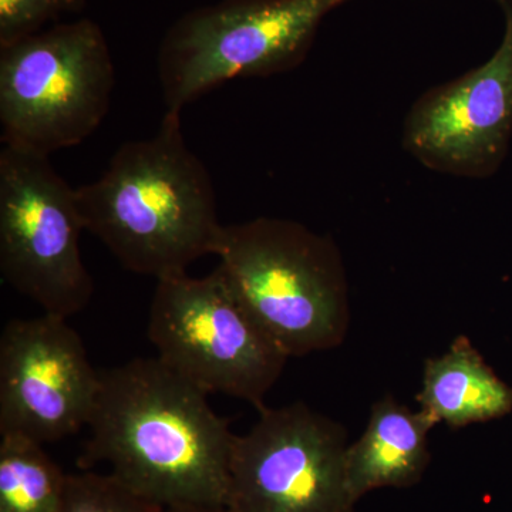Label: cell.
<instances>
[{
    "mask_svg": "<svg viewBox=\"0 0 512 512\" xmlns=\"http://www.w3.org/2000/svg\"><path fill=\"white\" fill-rule=\"evenodd\" d=\"M202 392L158 357L100 370L80 464L109 474L147 503L228 505L235 434Z\"/></svg>",
    "mask_w": 512,
    "mask_h": 512,
    "instance_id": "obj_1",
    "label": "cell"
},
{
    "mask_svg": "<svg viewBox=\"0 0 512 512\" xmlns=\"http://www.w3.org/2000/svg\"><path fill=\"white\" fill-rule=\"evenodd\" d=\"M84 229L127 271L156 281L214 255L222 224L210 171L185 143L181 114L117 148L106 171L76 188Z\"/></svg>",
    "mask_w": 512,
    "mask_h": 512,
    "instance_id": "obj_2",
    "label": "cell"
},
{
    "mask_svg": "<svg viewBox=\"0 0 512 512\" xmlns=\"http://www.w3.org/2000/svg\"><path fill=\"white\" fill-rule=\"evenodd\" d=\"M214 255L239 301L288 357L338 348L350 325L338 245L299 222L222 225Z\"/></svg>",
    "mask_w": 512,
    "mask_h": 512,
    "instance_id": "obj_3",
    "label": "cell"
},
{
    "mask_svg": "<svg viewBox=\"0 0 512 512\" xmlns=\"http://www.w3.org/2000/svg\"><path fill=\"white\" fill-rule=\"evenodd\" d=\"M114 84L109 43L90 19L0 47L3 146L47 157L79 146L109 114Z\"/></svg>",
    "mask_w": 512,
    "mask_h": 512,
    "instance_id": "obj_4",
    "label": "cell"
},
{
    "mask_svg": "<svg viewBox=\"0 0 512 512\" xmlns=\"http://www.w3.org/2000/svg\"><path fill=\"white\" fill-rule=\"evenodd\" d=\"M352 0H222L192 10L165 33L157 72L165 113L241 77L301 66L320 25Z\"/></svg>",
    "mask_w": 512,
    "mask_h": 512,
    "instance_id": "obj_5",
    "label": "cell"
},
{
    "mask_svg": "<svg viewBox=\"0 0 512 512\" xmlns=\"http://www.w3.org/2000/svg\"><path fill=\"white\" fill-rule=\"evenodd\" d=\"M148 339L158 359L202 392L264 407L288 355L239 301L220 266L157 281Z\"/></svg>",
    "mask_w": 512,
    "mask_h": 512,
    "instance_id": "obj_6",
    "label": "cell"
},
{
    "mask_svg": "<svg viewBox=\"0 0 512 512\" xmlns=\"http://www.w3.org/2000/svg\"><path fill=\"white\" fill-rule=\"evenodd\" d=\"M76 190L49 157L0 151V275L43 313L70 318L89 305L92 275L80 254Z\"/></svg>",
    "mask_w": 512,
    "mask_h": 512,
    "instance_id": "obj_7",
    "label": "cell"
},
{
    "mask_svg": "<svg viewBox=\"0 0 512 512\" xmlns=\"http://www.w3.org/2000/svg\"><path fill=\"white\" fill-rule=\"evenodd\" d=\"M345 427L305 403L261 407L229 457L235 512H355L346 478Z\"/></svg>",
    "mask_w": 512,
    "mask_h": 512,
    "instance_id": "obj_8",
    "label": "cell"
},
{
    "mask_svg": "<svg viewBox=\"0 0 512 512\" xmlns=\"http://www.w3.org/2000/svg\"><path fill=\"white\" fill-rule=\"evenodd\" d=\"M100 389L79 333L60 316L12 319L0 336V436L55 443L89 424Z\"/></svg>",
    "mask_w": 512,
    "mask_h": 512,
    "instance_id": "obj_9",
    "label": "cell"
},
{
    "mask_svg": "<svg viewBox=\"0 0 512 512\" xmlns=\"http://www.w3.org/2000/svg\"><path fill=\"white\" fill-rule=\"evenodd\" d=\"M503 13L500 46L487 62L427 90L403 127V147L429 170L493 177L512 138V0H491Z\"/></svg>",
    "mask_w": 512,
    "mask_h": 512,
    "instance_id": "obj_10",
    "label": "cell"
},
{
    "mask_svg": "<svg viewBox=\"0 0 512 512\" xmlns=\"http://www.w3.org/2000/svg\"><path fill=\"white\" fill-rule=\"evenodd\" d=\"M426 413L413 412L392 396L373 404L362 437L346 451V478L353 500L379 488L419 484L430 464L429 434L436 427Z\"/></svg>",
    "mask_w": 512,
    "mask_h": 512,
    "instance_id": "obj_11",
    "label": "cell"
},
{
    "mask_svg": "<svg viewBox=\"0 0 512 512\" xmlns=\"http://www.w3.org/2000/svg\"><path fill=\"white\" fill-rule=\"evenodd\" d=\"M417 400L434 423L466 427L510 412L512 392L460 335L443 355L426 360Z\"/></svg>",
    "mask_w": 512,
    "mask_h": 512,
    "instance_id": "obj_12",
    "label": "cell"
},
{
    "mask_svg": "<svg viewBox=\"0 0 512 512\" xmlns=\"http://www.w3.org/2000/svg\"><path fill=\"white\" fill-rule=\"evenodd\" d=\"M0 437V512H62L67 476L43 444Z\"/></svg>",
    "mask_w": 512,
    "mask_h": 512,
    "instance_id": "obj_13",
    "label": "cell"
},
{
    "mask_svg": "<svg viewBox=\"0 0 512 512\" xmlns=\"http://www.w3.org/2000/svg\"><path fill=\"white\" fill-rule=\"evenodd\" d=\"M110 474L86 470L67 476L62 512H156Z\"/></svg>",
    "mask_w": 512,
    "mask_h": 512,
    "instance_id": "obj_14",
    "label": "cell"
},
{
    "mask_svg": "<svg viewBox=\"0 0 512 512\" xmlns=\"http://www.w3.org/2000/svg\"><path fill=\"white\" fill-rule=\"evenodd\" d=\"M86 0H0V47L39 33L50 20L80 12Z\"/></svg>",
    "mask_w": 512,
    "mask_h": 512,
    "instance_id": "obj_15",
    "label": "cell"
},
{
    "mask_svg": "<svg viewBox=\"0 0 512 512\" xmlns=\"http://www.w3.org/2000/svg\"><path fill=\"white\" fill-rule=\"evenodd\" d=\"M156 512H235L228 505L217 504H177L157 507Z\"/></svg>",
    "mask_w": 512,
    "mask_h": 512,
    "instance_id": "obj_16",
    "label": "cell"
}]
</instances>
